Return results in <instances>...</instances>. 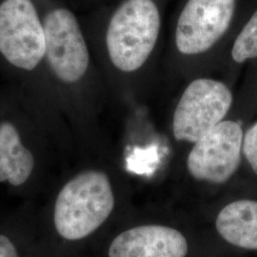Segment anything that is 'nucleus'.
Here are the masks:
<instances>
[{
	"label": "nucleus",
	"mask_w": 257,
	"mask_h": 257,
	"mask_svg": "<svg viewBox=\"0 0 257 257\" xmlns=\"http://www.w3.org/2000/svg\"><path fill=\"white\" fill-rule=\"evenodd\" d=\"M114 207V195L107 175L86 171L62 187L54 206L57 234L68 241L91 235L108 219Z\"/></svg>",
	"instance_id": "f257e3e1"
},
{
	"label": "nucleus",
	"mask_w": 257,
	"mask_h": 257,
	"mask_svg": "<svg viewBox=\"0 0 257 257\" xmlns=\"http://www.w3.org/2000/svg\"><path fill=\"white\" fill-rule=\"evenodd\" d=\"M161 26L153 0H126L110 20L106 43L110 61L118 70L135 72L147 61Z\"/></svg>",
	"instance_id": "f03ea898"
},
{
	"label": "nucleus",
	"mask_w": 257,
	"mask_h": 257,
	"mask_svg": "<svg viewBox=\"0 0 257 257\" xmlns=\"http://www.w3.org/2000/svg\"><path fill=\"white\" fill-rule=\"evenodd\" d=\"M232 103V95L224 83L199 78L183 92L174 114L175 139L197 142L223 121Z\"/></svg>",
	"instance_id": "7ed1b4c3"
},
{
	"label": "nucleus",
	"mask_w": 257,
	"mask_h": 257,
	"mask_svg": "<svg viewBox=\"0 0 257 257\" xmlns=\"http://www.w3.org/2000/svg\"><path fill=\"white\" fill-rule=\"evenodd\" d=\"M0 53L11 64L27 71L44 57V26L32 0H4L0 4Z\"/></svg>",
	"instance_id": "20e7f679"
},
{
	"label": "nucleus",
	"mask_w": 257,
	"mask_h": 257,
	"mask_svg": "<svg viewBox=\"0 0 257 257\" xmlns=\"http://www.w3.org/2000/svg\"><path fill=\"white\" fill-rule=\"evenodd\" d=\"M243 131L234 121H222L194 143L187 166L197 180L211 183L227 182L238 169Z\"/></svg>",
	"instance_id": "39448f33"
},
{
	"label": "nucleus",
	"mask_w": 257,
	"mask_h": 257,
	"mask_svg": "<svg viewBox=\"0 0 257 257\" xmlns=\"http://www.w3.org/2000/svg\"><path fill=\"white\" fill-rule=\"evenodd\" d=\"M43 26L51 69L63 82L78 81L87 72L90 55L74 14L64 8L53 10Z\"/></svg>",
	"instance_id": "423d86ee"
},
{
	"label": "nucleus",
	"mask_w": 257,
	"mask_h": 257,
	"mask_svg": "<svg viewBox=\"0 0 257 257\" xmlns=\"http://www.w3.org/2000/svg\"><path fill=\"white\" fill-rule=\"evenodd\" d=\"M235 0H188L176 25L175 43L184 55H198L213 46L230 27Z\"/></svg>",
	"instance_id": "0eeeda50"
},
{
	"label": "nucleus",
	"mask_w": 257,
	"mask_h": 257,
	"mask_svg": "<svg viewBox=\"0 0 257 257\" xmlns=\"http://www.w3.org/2000/svg\"><path fill=\"white\" fill-rule=\"evenodd\" d=\"M188 243L183 234L170 227L140 226L123 231L112 240L109 257H185Z\"/></svg>",
	"instance_id": "6e6552de"
},
{
	"label": "nucleus",
	"mask_w": 257,
	"mask_h": 257,
	"mask_svg": "<svg viewBox=\"0 0 257 257\" xmlns=\"http://www.w3.org/2000/svg\"><path fill=\"white\" fill-rule=\"evenodd\" d=\"M215 225L231 245L257 249V201L244 199L228 204L217 215Z\"/></svg>",
	"instance_id": "1a4fd4ad"
},
{
	"label": "nucleus",
	"mask_w": 257,
	"mask_h": 257,
	"mask_svg": "<svg viewBox=\"0 0 257 257\" xmlns=\"http://www.w3.org/2000/svg\"><path fill=\"white\" fill-rule=\"evenodd\" d=\"M35 168V157L21 141L17 128L9 122L0 124V183L14 187L26 183Z\"/></svg>",
	"instance_id": "9d476101"
},
{
	"label": "nucleus",
	"mask_w": 257,
	"mask_h": 257,
	"mask_svg": "<svg viewBox=\"0 0 257 257\" xmlns=\"http://www.w3.org/2000/svg\"><path fill=\"white\" fill-rule=\"evenodd\" d=\"M231 56L237 63L257 57V11L236 37Z\"/></svg>",
	"instance_id": "9b49d317"
},
{
	"label": "nucleus",
	"mask_w": 257,
	"mask_h": 257,
	"mask_svg": "<svg viewBox=\"0 0 257 257\" xmlns=\"http://www.w3.org/2000/svg\"><path fill=\"white\" fill-rule=\"evenodd\" d=\"M242 151L248 164L257 175V122L248 128L246 135L243 137Z\"/></svg>",
	"instance_id": "f8f14e48"
},
{
	"label": "nucleus",
	"mask_w": 257,
	"mask_h": 257,
	"mask_svg": "<svg viewBox=\"0 0 257 257\" xmlns=\"http://www.w3.org/2000/svg\"><path fill=\"white\" fill-rule=\"evenodd\" d=\"M0 257H19L18 248L14 242L2 233H0Z\"/></svg>",
	"instance_id": "ddd939ff"
}]
</instances>
